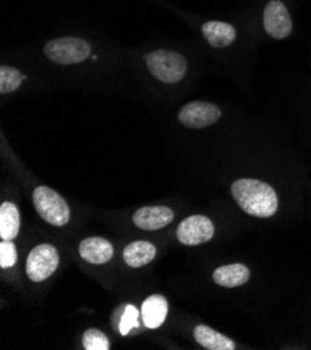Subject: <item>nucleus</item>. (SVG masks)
<instances>
[{"mask_svg":"<svg viewBox=\"0 0 311 350\" xmlns=\"http://www.w3.org/2000/svg\"><path fill=\"white\" fill-rule=\"evenodd\" d=\"M175 214L170 208L163 205L143 206L133 214V222L143 230H158L174 221Z\"/></svg>","mask_w":311,"mask_h":350,"instance_id":"9","label":"nucleus"},{"mask_svg":"<svg viewBox=\"0 0 311 350\" xmlns=\"http://www.w3.org/2000/svg\"><path fill=\"white\" fill-rule=\"evenodd\" d=\"M137 319H138V310L131 304L124 306L123 316L119 323V332L122 335H127L131 331V328L137 327Z\"/></svg>","mask_w":311,"mask_h":350,"instance_id":"20","label":"nucleus"},{"mask_svg":"<svg viewBox=\"0 0 311 350\" xmlns=\"http://www.w3.org/2000/svg\"><path fill=\"white\" fill-rule=\"evenodd\" d=\"M215 233L214 224L204 215H191L183 219L176 230V237L186 246H198L210 241Z\"/></svg>","mask_w":311,"mask_h":350,"instance_id":"7","label":"nucleus"},{"mask_svg":"<svg viewBox=\"0 0 311 350\" xmlns=\"http://www.w3.org/2000/svg\"><path fill=\"white\" fill-rule=\"evenodd\" d=\"M264 28L275 40L288 38L293 24L286 6L280 0H271L264 9Z\"/></svg>","mask_w":311,"mask_h":350,"instance_id":"8","label":"nucleus"},{"mask_svg":"<svg viewBox=\"0 0 311 350\" xmlns=\"http://www.w3.org/2000/svg\"><path fill=\"white\" fill-rule=\"evenodd\" d=\"M20 232V211L14 202H3L0 206V237L13 240Z\"/></svg>","mask_w":311,"mask_h":350,"instance_id":"16","label":"nucleus"},{"mask_svg":"<svg viewBox=\"0 0 311 350\" xmlns=\"http://www.w3.org/2000/svg\"><path fill=\"white\" fill-rule=\"evenodd\" d=\"M141 312L147 328H159L167 316V301L161 295H152L143 303Z\"/></svg>","mask_w":311,"mask_h":350,"instance_id":"14","label":"nucleus"},{"mask_svg":"<svg viewBox=\"0 0 311 350\" xmlns=\"http://www.w3.org/2000/svg\"><path fill=\"white\" fill-rule=\"evenodd\" d=\"M44 53L57 64H77L91 55V45L76 37H62L49 41L44 46Z\"/></svg>","mask_w":311,"mask_h":350,"instance_id":"4","label":"nucleus"},{"mask_svg":"<svg viewBox=\"0 0 311 350\" xmlns=\"http://www.w3.org/2000/svg\"><path fill=\"white\" fill-rule=\"evenodd\" d=\"M17 262V250L12 240H3L0 243V267L12 268Z\"/></svg>","mask_w":311,"mask_h":350,"instance_id":"19","label":"nucleus"},{"mask_svg":"<svg viewBox=\"0 0 311 350\" xmlns=\"http://www.w3.org/2000/svg\"><path fill=\"white\" fill-rule=\"evenodd\" d=\"M157 256V249L152 243L138 240L130 243L123 252L126 264L131 268H141L150 264Z\"/></svg>","mask_w":311,"mask_h":350,"instance_id":"13","label":"nucleus"},{"mask_svg":"<svg viewBox=\"0 0 311 350\" xmlns=\"http://www.w3.org/2000/svg\"><path fill=\"white\" fill-rule=\"evenodd\" d=\"M59 253L52 244H40L33 247L27 258V275L32 282L46 281L49 276L57 269Z\"/></svg>","mask_w":311,"mask_h":350,"instance_id":"5","label":"nucleus"},{"mask_svg":"<svg viewBox=\"0 0 311 350\" xmlns=\"http://www.w3.org/2000/svg\"><path fill=\"white\" fill-rule=\"evenodd\" d=\"M33 206L40 217L53 226H64L70 221V208L64 198L51 187L40 186L32 193Z\"/></svg>","mask_w":311,"mask_h":350,"instance_id":"3","label":"nucleus"},{"mask_svg":"<svg viewBox=\"0 0 311 350\" xmlns=\"http://www.w3.org/2000/svg\"><path fill=\"white\" fill-rule=\"evenodd\" d=\"M83 346L85 350H109L108 336L99 329H87L83 335Z\"/></svg>","mask_w":311,"mask_h":350,"instance_id":"18","label":"nucleus"},{"mask_svg":"<svg viewBox=\"0 0 311 350\" xmlns=\"http://www.w3.org/2000/svg\"><path fill=\"white\" fill-rule=\"evenodd\" d=\"M214 282L224 288H237L245 285L250 279V269L243 264H230L214 271Z\"/></svg>","mask_w":311,"mask_h":350,"instance_id":"12","label":"nucleus"},{"mask_svg":"<svg viewBox=\"0 0 311 350\" xmlns=\"http://www.w3.org/2000/svg\"><path fill=\"white\" fill-rule=\"evenodd\" d=\"M194 338L202 347L208 350H233L234 349V342L230 338L217 332L215 329L206 325H197L194 328Z\"/></svg>","mask_w":311,"mask_h":350,"instance_id":"15","label":"nucleus"},{"mask_svg":"<svg viewBox=\"0 0 311 350\" xmlns=\"http://www.w3.org/2000/svg\"><path fill=\"white\" fill-rule=\"evenodd\" d=\"M146 63L151 75L166 84L179 83L187 72L186 57L174 51H154L146 56Z\"/></svg>","mask_w":311,"mask_h":350,"instance_id":"2","label":"nucleus"},{"mask_svg":"<svg viewBox=\"0 0 311 350\" xmlns=\"http://www.w3.org/2000/svg\"><path fill=\"white\" fill-rule=\"evenodd\" d=\"M222 112L214 103L194 100L179 111V122L187 129H204L219 120Z\"/></svg>","mask_w":311,"mask_h":350,"instance_id":"6","label":"nucleus"},{"mask_svg":"<svg viewBox=\"0 0 311 350\" xmlns=\"http://www.w3.org/2000/svg\"><path fill=\"white\" fill-rule=\"evenodd\" d=\"M230 191L239 206L252 217L269 218L278 211V196L265 182L239 179L232 185Z\"/></svg>","mask_w":311,"mask_h":350,"instance_id":"1","label":"nucleus"},{"mask_svg":"<svg viewBox=\"0 0 311 350\" xmlns=\"http://www.w3.org/2000/svg\"><path fill=\"white\" fill-rule=\"evenodd\" d=\"M23 83V76L14 67L2 66L0 67V92L9 94L20 88Z\"/></svg>","mask_w":311,"mask_h":350,"instance_id":"17","label":"nucleus"},{"mask_svg":"<svg viewBox=\"0 0 311 350\" xmlns=\"http://www.w3.org/2000/svg\"><path fill=\"white\" fill-rule=\"evenodd\" d=\"M205 41L214 48H226L236 40V29L224 21H208L201 28Z\"/></svg>","mask_w":311,"mask_h":350,"instance_id":"11","label":"nucleus"},{"mask_svg":"<svg viewBox=\"0 0 311 350\" xmlns=\"http://www.w3.org/2000/svg\"><path fill=\"white\" fill-rule=\"evenodd\" d=\"M80 256L90 264H107L113 257V246L103 237H88L80 243Z\"/></svg>","mask_w":311,"mask_h":350,"instance_id":"10","label":"nucleus"}]
</instances>
